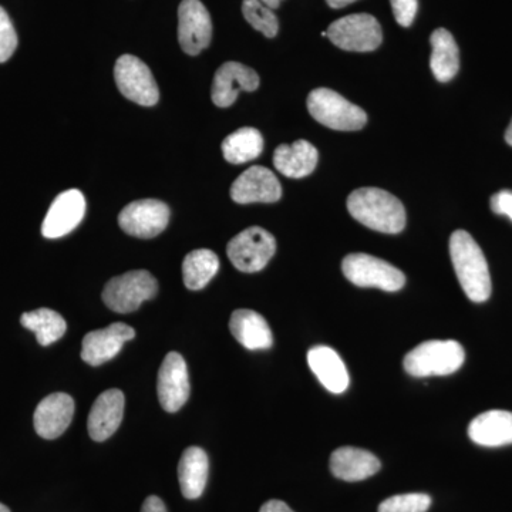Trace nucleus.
I'll return each mask as SVG.
<instances>
[{"label": "nucleus", "instance_id": "1", "mask_svg": "<svg viewBox=\"0 0 512 512\" xmlns=\"http://www.w3.org/2000/svg\"><path fill=\"white\" fill-rule=\"evenodd\" d=\"M450 255L461 288L470 301L481 303L491 296V276L487 259L474 238L458 229L450 238Z\"/></svg>", "mask_w": 512, "mask_h": 512}, {"label": "nucleus", "instance_id": "2", "mask_svg": "<svg viewBox=\"0 0 512 512\" xmlns=\"http://www.w3.org/2000/svg\"><path fill=\"white\" fill-rule=\"evenodd\" d=\"M350 215L365 227L383 234H399L406 227L402 202L380 188H359L348 198Z\"/></svg>", "mask_w": 512, "mask_h": 512}, {"label": "nucleus", "instance_id": "3", "mask_svg": "<svg viewBox=\"0 0 512 512\" xmlns=\"http://www.w3.org/2000/svg\"><path fill=\"white\" fill-rule=\"evenodd\" d=\"M466 360L463 346L456 340H427L404 357V370L413 377L448 376Z\"/></svg>", "mask_w": 512, "mask_h": 512}, {"label": "nucleus", "instance_id": "4", "mask_svg": "<svg viewBox=\"0 0 512 512\" xmlns=\"http://www.w3.org/2000/svg\"><path fill=\"white\" fill-rule=\"evenodd\" d=\"M306 106L313 119L332 130L357 131L367 123L365 110L325 87L312 90Z\"/></svg>", "mask_w": 512, "mask_h": 512}, {"label": "nucleus", "instance_id": "5", "mask_svg": "<svg viewBox=\"0 0 512 512\" xmlns=\"http://www.w3.org/2000/svg\"><path fill=\"white\" fill-rule=\"evenodd\" d=\"M342 271L353 285L397 292L406 284V276L396 266L376 256L350 254L343 259Z\"/></svg>", "mask_w": 512, "mask_h": 512}, {"label": "nucleus", "instance_id": "6", "mask_svg": "<svg viewBox=\"0 0 512 512\" xmlns=\"http://www.w3.org/2000/svg\"><path fill=\"white\" fill-rule=\"evenodd\" d=\"M158 282L148 271H130L107 282L103 301L117 313L137 311L141 303L156 298Z\"/></svg>", "mask_w": 512, "mask_h": 512}, {"label": "nucleus", "instance_id": "7", "mask_svg": "<svg viewBox=\"0 0 512 512\" xmlns=\"http://www.w3.org/2000/svg\"><path fill=\"white\" fill-rule=\"evenodd\" d=\"M328 37L333 45L346 52H373L382 45V26L367 13L345 16L329 26Z\"/></svg>", "mask_w": 512, "mask_h": 512}, {"label": "nucleus", "instance_id": "8", "mask_svg": "<svg viewBox=\"0 0 512 512\" xmlns=\"http://www.w3.org/2000/svg\"><path fill=\"white\" fill-rule=\"evenodd\" d=\"M274 235L261 227H251L229 241L228 258L238 271L254 274L262 271L275 255Z\"/></svg>", "mask_w": 512, "mask_h": 512}, {"label": "nucleus", "instance_id": "9", "mask_svg": "<svg viewBox=\"0 0 512 512\" xmlns=\"http://www.w3.org/2000/svg\"><path fill=\"white\" fill-rule=\"evenodd\" d=\"M114 79L120 93L140 106H156L160 92L150 67L138 57L124 55L114 67Z\"/></svg>", "mask_w": 512, "mask_h": 512}, {"label": "nucleus", "instance_id": "10", "mask_svg": "<svg viewBox=\"0 0 512 512\" xmlns=\"http://www.w3.org/2000/svg\"><path fill=\"white\" fill-rule=\"evenodd\" d=\"M170 222V208L163 201L138 200L131 202L119 215V225L131 237H157Z\"/></svg>", "mask_w": 512, "mask_h": 512}, {"label": "nucleus", "instance_id": "11", "mask_svg": "<svg viewBox=\"0 0 512 512\" xmlns=\"http://www.w3.org/2000/svg\"><path fill=\"white\" fill-rule=\"evenodd\" d=\"M212 22L200 0H183L178 8V42L187 55H200L210 46Z\"/></svg>", "mask_w": 512, "mask_h": 512}, {"label": "nucleus", "instance_id": "12", "mask_svg": "<svg viewBox=\"0 0 512 512\" xmlns=\"http://www.w3.org/2000/svg\"><path fill=\"white\" fill-rule=\"evenodd\" d=\"M190 376L184 357L177 352L165 356L157 379V393L165 412L175 413L190 397Z\"/></svg>", "mask_w": 512, "mask_h": 512}, {"label": "nucleus", "instance_id": "13", "mask_svg": "<svg viewBox=\"0 0 512 512\" xmlns=\"http://www.w3.org/2000/svg\"><path fill=\"white\" fill-rule=\"evenodd\" d=\"M86 214V198L79 190H67L57 195L50 205L42 225L43 237L62 238L70 234L83 221Z\"/></svg>", "mask_w": 512, "mask_h": 512}, {"label": "nucleus", "instance_id": "14", "mask_svg": "<svg viewBox=\"0 0 512 512\" xmlns=\"http://www.w3.org/2000/svg\"><path fill=\"white\" fill-rule=\"evenodd\" d=\"M282 187L278 178L261 165L248 168L231 187V198L237 204H254V202H276L281 200Z\"/></svg>", "mask_w": 512, "mask_h": 512}, {"label": "nucleus", "instance_id": "15", "mask_svg": "<svg viewBox=\"0 0 512 512\" xmlns=\"http://www.w3.org/2000/svg\"><path fill=\"white\" fill-rule=\"evenodd\" d=\"M259 76L251 67L237 62L222 64L212 83V101L215 106L229 107L238 99L239 92H255Z\"/></svg>", "mask_w": 512, "mask_h": 512}, {"label": "nucleus", "instance_id": "16", "mask_svg": "<svg viewBox=\"0 0 512 512\" xmlns=\"http://www.w3.org/2000/svg\"><path fill=\"white\" fill-rule=\"evenodd\" d=\"M136 330L126 323H113L109 328L93 330L83 339L82 359L90 366H100L119 355L124 343L134 339Z\"/></svg>", "mask_w": 512, "mask_h": 512}, {"label": "nucleus", "instance_id": "17", "mask_svg": "<svg viewBox=\"0 0 512 512\" xmlns=\"http://www.w3.org/2000/svg\"><path fill=\"white\" fill-rule=\"evenodd\" d=\"M73 414L72 396L66 393L50 394L36 407L35 417H33L36 433L46 440L57 439L72 423Z\"/></svg>", "mask_w": 512, "mask_h": 512}, {"label": "nucleus", "instance_id": "18", "mask_svg": "<svg viewBox=\"0 0 512 512\" xmlns=\"http://www.w3.org/2000/svg\"><path fill=\"white\" fill-rule=\"evenodd\" d=\"M126 399L119 389L101 393L90 410L87 429L94 441H106L119 429L124 416Z\"/></svg>", "mask_w": 512, "mask_h": 512}, {"label": "nucleus", "instance_id": "19", "mask_svg": "<svg viewBox=\"0 0 512 512\" xmlns=\"http://www.w3.org/2000/svg\"><path fill=\"white\" fill-rule=\"evenodd\" d=\"M380 467L382 464L379 458L362 448L340 447L330 457V470L333 476L349 483L375 476L379 473Z\"/></svg>", "mask_w": 512, "mask_h": 512}, {"label": "nucleus", "instance_id": "20", "mask_svg": "<svg viewBox=\"0 0 512 512\" xmlns=\"http://www.w3.org/2000/svg\"><path fill=\"white\" fill-rule=\"evenodd\" d=\"M232 336L249 350L271 349L274 336L264 316L251 309H238L229 320Z\"/></svg>", "mask_w": 512, "mask_h": 512}, {"label": "nucleus", "instance_id": "21", "mask_svg": "<svg viewBox=\"0 0 512 512\" xmlns=\"http://www.w3.org/2000/svg\"><path fill=\"white\" fill-rule=\"evenodd\" d=\"M468 436L483 447H503L512 444V413L490 410L476 417L468 426Z\"/></svg>", "mask_w": 512, "mask_h": 512}, {"label": "nucleus", "instance_id": "22", "mask_svg": "<svg viewBox=\"0 0 512 512\" xmlns=\"http://www.w3.org/2000/svg\"><path fill=\"white\" fill-rule=\"evenodd\" d=\"M308 365L330 393L340 394L348 390L350 383L348 369L332 348L316 346L309 350Z\"/></svg>", "mask_w": 512, "mask_h": 512}, {"label": "nucleus", "instance_id": "23", "mask_svg": "<svg viewBox=\"0 0 512 512\" xmlns=\"http://www.w3.org/2000/svg\"><path fill=\"white\" fill-rule=\"evenodd\" d=\"M319 153L309 141L298 140L282 144L275 150L274 165L279 173L288 178L308 177L318 165Z\"/></svg>", "mask_w": 512, "mask_h": 512}, {"label": "nucleus", "instance_id": "24", "mask_svg": "<svg viewBox=\"0 0 512 512\" xmlns=\"http://www.w3.org/2000/svg\"><path fill=\"white\" fill-rule=\"evenodd\" d=\"M210 461L200 447H188L178 464L181 493L187 500H197L207 487Z\"/></svg>", "mask_w": 512, "mask_h": 512}, {"label": "nucleus", "instance_id": "25", "mask_svg": "<svg viewBox=\"0 0 512 512\" xmlns=\"http://www.w3.org/2000/svg\"><path fill=\"white\" fill-rule=\"evenodd\" d=\"M430 43L431 72L439 82H450L460 69V52L456 40L447 29H437L431 33Z\"/></svg>", "mask_w": 512, "mask_h": 512}, {"label": "nucleus", "instance_id": "26", "mask_svg": "<svg viewBox=\"0 0 512 512\" xmlns=\"http://www.w3.org/2000/svg\"><path fill=\"white\" fill-rule=\"evenodd\" d=\"M264 151V137L256 128L244 127L234 131L222 143L225 160L231 164H244L255 160Z\"/></svg>", "mask_w": 512, "mask_h": 512}, {"label": "nucleus", "instance_id": "27", "mask_svg": "<svg viewBox=\"0 0 512 512\" xmlns=\"http://www.w3.org/2000/svg\"><path fill=\"white\" fill-rule=\"evenodd\" d=\"M220 259L211 249H195L185 256L183 264L184 284L191 291H200L217 275Z\"/></svg>", "mask_w": 512, "mask_h": 512}, {"label": "nucleus", "instance_id": "28", "mask_svg": "<svg viewBox=\"0 0 512 512\" xmlns=\"http://www.w3.org/2000/svg\"><path fill=\"white\" fill-rule=\"evenodd\" d=\"M20 323L23 328L35 333L37 342L42 346L52 345L62 339L67 330V323L63 316L47 308L23 313Z\"/></svg>", "mask_w": 512, "mask_h": 512}, {"label": "nucleus", "instance_id": "29", "mask_svg": "<svg viewBox=\"0 0 512 512\" xmlns=\"http://www.w3.org/2000/svg\"><path fill=\"white\" fill-rule=\"evenodd\" d=\"M242 13H244V18L247 19L249 25L261 32L262 35L269 37V39L278 35V18H276L274 10L265 6L261 0H244L242 2Z\"/></svg>", "mask_w": 512, "mask_h": 512}, {"label": "nucleus", "instance_id": "30", "mask_svg": "<svg viewBox=\"0 0 512 512\" xmlns=\"http://www.w3.org/2000/svg\"><path fill=\"white\" fill-rule=\"evenodd\" d=\"M430 505L431 497L427 494L394 495L379 505V512H427Z\"/></svg>", "mask_w": 512, "mask_h": 512}, {"label": "nucleus", "instance_id": "31", "mask_svg": "<svg viewBox=\"0 0 512 512\" xmlns=\"http://www.w3.org/2000/svg\"><path fill=\"white\" fill-rule=\"evenodd\" d=\"M18 33L8 12L0 6V63L8 62L18 49Z\"/></svg>", "mask_w": 512, "mask_h": 512}, {"label": "nucleus", "instance_id": "32", "mask_svg": "<svg viewBox=\"0 0 512 512\" xmlns=\"http://www.w3.org/2000/svg\"><path fill=\"white\" fill-rule=\"evenodd\" d=\"M392 3L393 15L396 22L403 28H410L419 10L417 0H390Z\"/></svg>", "mask_w": 512, "mask_h": 512}, {"label": "nucleus", "instance_id": "33", "mask_svg": "<svg viewBox=\"0 0 512 512\" xmlns=\"http://www.w3.org/2000/svg\"><path fill=\"white\" fill-rule=\"evenodd\" d=\"M491 210L498 215H505L512 221V191L503 190L497 192L491 198Z\"/></svg>", "mask_w": 512, "mask_h": 512}, {"label": "nucleus", "instance_id": "34", "mask_svg": "<svg viewBox=\"0 0 512 512\" xmlns=\"http://www.w3.org/2000/svg\"><path fill=\"white\" fill-rule=\"evenodd\" d=\"M141 512H167V507H165L164 501L161 498L151 495V497L144 501Z\"/></svg>", "mask_w": 512, "mask_h": 512}, {"label": "nucleus", "instance_id": "35", "mask_svg": "<svg viewBox=\"0 0 512 512\" xmlns=\"http://www.w3.org/2000/svg\"><path fill=\"white\" fill-rule=\"evenodd\" d=\"M259 512H295L292 511L291 508L288 507V504H285L284 501L279 500H271L268 503L262 505L261 510Z\"/></svg>", "mask_w": 512, "mask_h": 512}, {"label": "nucleus", "instance_id": "36", "mask_svg": "<svg viewBox=\"0 0 512 512\" xmlns=\"http://www.w3.org/2000/svg\"><path fill=\"white\" fill-rule=\"evenodd\" d=\"M356 2V0H326V3L332 9H342L350 5V3Z\"/></svg>", "mask_w": 512, "mask_h": 512}, {"label": "nucleus", "instance_id": "37", "mask_svg": "<svg viewBox=\"0 0 512 512\" xmlns=\"http://www.w3.org/2000/svg\"><path fill=\"white\" fill-rule=\"evenodd\" d=\"M265 6H268L269 9H278L279 5H281L282 0H261Z\"/></svg>", "mask_w": 512, "mask_h": 512}, {"label": "nucleus", "instance_id": "38", "mask_svg": "<svg viewBox=\"0 0 512 512\" xmlns=\"http://www.w3.org/2000/svg\"><path fill=\"white\" fill-rule=\"evenodd\" d=\"M505 141L512 147V120L510 126H508L507 131H505Z\"/></svg>", "mask_w": 512, "mask_h": 512}, {"label": "nucleus", "instance_id": "39", "mask_svg": "<svg viewBox=\"0 0 512 512\" xmlns=\"http://www.w3.org/2000/svg\"><path fill=\"white\" fill-rule=\"evenodd\" d=\"M0 512H10L9 508L6 505L0 503Z\"/></svg>", "mask_w": 512, "mask_h": 512}]
</instances>
